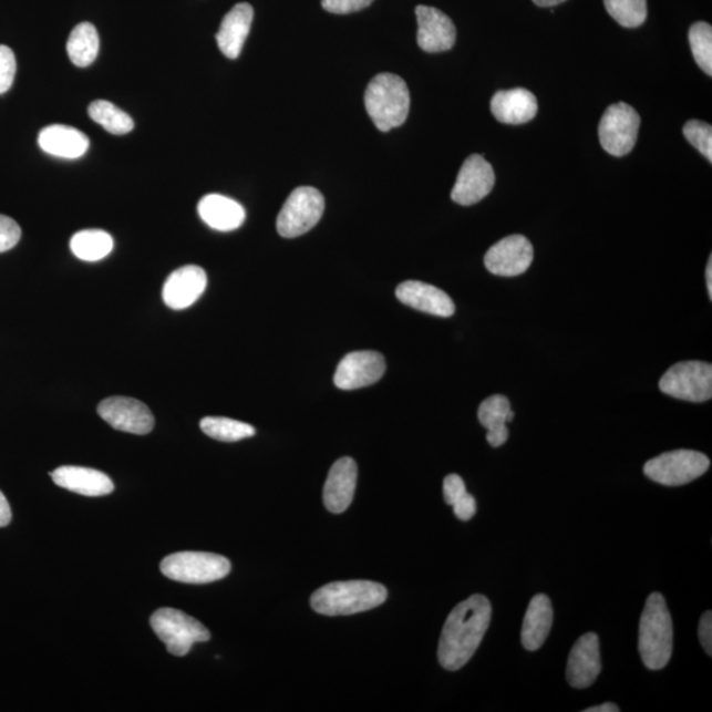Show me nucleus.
<instances>
[{
  "instance_id": "obj_17",
  "label": "nucleus",
  "mask_w": 712,
  "mask_h": 712,
  "mask_svg": "<svg viewBox=\"0 0 712 712\" xmlns=\"http://www.w3.org/2000/svg\"><path fill=\"white\" fill-rule=\"evenodd\" d=\"M357 481V462L350 456H343L331 466L323 487L324 507L331 514H343L351 506L355 495Z\"/></svg>"
},
{
  "instance_id": "obj_1",
  "label": "nucleus",
  "mask_w": 712,
  "mask_h": 712,
  "mask_svg": "<svg viewBox=\"0 0 712 712\" xmlns=\"http://www.w3.org/2000/svg\"><path fill=\"white\" fill-rule=\"evenodd\" d=\"M493 617L489 600L481 594L461 601L448 615L438 646L442 668L455 672L473 659Z\"/></svg>"
},
{
  "instance_id": "obj_23",
  "label": "nucleus",
  "mask_w": 712,
  "mask_h": 712,
  "mask_svg": "<svg viewBox=\"0 0 712 712\" xmlns=\"http://www.w3.org/2000/svg\"><path fill=\"white\" fill-rule=\"evenodd\" d=\"M39 145L48 155L74 161L86 154L90 141L78 128L53 124L40 131Z\"/></svg>"
},
{
  "instance_id": "obj_34",
  "label": "nucleus",
  "mask_w": 712,
  "mask_h": 712,
  "mask_svg": "<svg viewBox=\"0 0 712 712\" xmlns=\"http://www.w3.org/2000/svg\"><path fill=\"white\" fill-rule=\"evenodd\" d=\"M17 59L11 48L0 45V94L9 92L16 80Z\"/></svg>"
},
{
  "instance_id": "obj_40",
  "label": "nucleus",
  "mask_w": 712,
  "mask_h": 712,
  "mask_svg": "<svg viewBox=\"0 0 712 712\" xmlns=\"http://www.w3.org/2000/svg\"><path fill=\"white\" fill-rule=\"evenodd\" d=\"M11 508L2 491H0V528L7 527L11 522Z\"/></svg>"
},
{
  "instance_id": "obj_18",
  "label": "nucleus",
  "mask_w": 712,
  "mask_h": 712,
  "mask_svg": "<svg viewBox=\"0 0 712 712\" xmlns=\"http://www.w3.org/2000/svg\"><path fill=\"white\" fill-rule=\"evenodd\" d=\"M207 287V276L198 266H185L176 269L165 281L163 288V300L165 306L175 310L189 308Z\"/></svg>"
},
{
  "instance_id": "obj_30",
  "label": "nucleus",
  "mask_w": 712,
  "mask_h": 712,
  "mask_svg": "<svg viewBox=\"0 0 712 712\" xmlns=\"http://www.w3.org/2000/svg\"><path fill=\"white\" fill-rule=\"evenodd\" d=\"M199 426L210 438L220 442H237L257 434L254 426L226 417H205L200 420Z\"/></svg>"
},
{
  "instance_id": "obj_29",
  "label": "nucleus",
  "mask_w": 712,
  "mask_h": 712,
  "mask_svg": "<svg viewBox=\"0 0 712 712\" xmlns=\"http://www.w3.org/2000/svg\"><path fill=\"white\" fill-rule=\"evenodd\" d=\"M89 116L113 135H126L135 127L133 117L105 100L94 101L89 106Z\"/></svg>"
},
{
  "instance_id": "obj_39",
  "label": "nucleus",
  "mask_w": 712,
  "mask_h": 712,
  "mask_svg": "<svg viewBox=\"0 0 712 712\" xmlns=\"http://www.w3.org/2000/svg\"><path fill=\"white\" fill-rule=\"evenodd\" d=\"M698 632H700V640L702 642V647L704 651H706V653L711 656L712 653V613L711 611L703 613V617L701 618L700 629H698Z\"/></svg>"
},
{
  "instance_id": "obj_36",
  "label": "nucleus",
  "mask_w": 712,
  "mask_h": 712,
  "mask_svg": "<svg viewBox=\"0 0 712 712\" xmlns=\"http://www.w3.org/2000/svg\"><path fill=\"white\" fill-rule=\"evenodd\" d=\"M373 0H322L323 10L337 16H344V13H352L368 9Z\"/></svg>"
},
{
  "instance_id": "obj_11",
  "label": "nucleus",
  "mask_w": 712,
  "mask_h": 712,
  "mask_svg": "<svg viewBox=\"0 0 712 712\" xmlns=\"http://www.w3.org/2000/svg\"><path fill=\"white\" fill-rule=\"evenodd\" d=\"M100 416L116 431L144 435L155 426L154 414L142 401L131 398L114 396L99 405Z\"/></svg>"
},
{
  "instance_id": "obj_2",
  "label": "nucleus",
  "mask_w": 712,
  "mask_h": 712,
  "mask_svg": "<svg viewBox=\"0 0 712 712\" xmlns=\"http://www.w3.org/2000/svg\"><path fill=\"white\" fill-rule=\"evenodd\" d=\"M389 597L383 585L371 580L333 582L314 591L310 605L324 617H345L382 606Z\"/></svg>"
},
{
  "instance_id": "obj_37",
  "label": "nucleus",
  "mask_w": 712,
  "mask_h": 712,
  "mask_svg": "<svg viewBox=\"0 0 712 712\" xmlns=\"http://www.w3.org/2000/svg\"><path fill=\"white\" fill-rule=\"evenodd\" d=\"M467 494L465 482L460 475H447L444 481V499L448 506H454L456 502Z\"/></svg>"
},
{
  "instance_id": "obj_33",
  "label": "nucleus",
  "mask_w": 712,
  "mask_h": 712,
  "mask_svg": "<svg viewBox=\"0 0 712 712\" xmlns=\"http://www.w3.org/2000/svg\"><path fill=\"white\" fill-rule=\"evenodd\" d=\"M683 135L693 147L712 163V128L701 121H689L684 124Z\"/></svg>"
},
{
  "instance_id": "obj_24",
  "label": "nucleus",
  "mask_w": 712,
  "mask_h": 712,
  "mask_svg": "<svg viewBox=\"0 0 712 712\" xmlns=\"http://www.w3.org/2000/svg\"><path fill=\"white\" fill-rule=\"evenodd\" d=\"M198 214L207 226L224 233L237 230L246 219L244 206L220 195H207L200 199Z\"/></svg>"
},
{
  "instance_id": "obj_35",
  "label": "nucleus",
  "mask_w": 712,
  "mask_h": 712,
  "mask_svg": "<svg viewBox=\"0 0 712 712\" xmlns=\"http://www.w3.org/2000/svg\"><path fill=\"white\" fill-rule=\"evenodd\" d=\"M22 238L20 226L10 217L0 216V254L10 251Z\"/></svg>"
},
{
  "instance_id": "obj_7",
  "label": "nucleus",
  "mask_w": 712,
  "mask_h": 712,
  "mask_svg": "<svg viewBox=\"0 0 712 712\" xmlns=\"http://www.w3.org/2000/svg\"><path fill=\"white\" fill-rule=\"evenodd\" d=\"M710 468L708 455L694 451H674L663 453L648 461L644 474L649 479L662 486L675 487L688 485Z\"/></svg>"
},
{
  "instance_id": "obj_14",
  "label": "nucleus",
  "mask_w": 712,
  "mask_h": 712,
  "mask_svg": "<svg viewBox=\"0 0 712 712\" xmlns=\"http://www.w3.org/2000/svg\"><path fill=\"white\" fill-rule=\"evenodd\" d=\"M495 185V172L485 157L472 155L463 163L452 190V199L462 206H472L486 198Z\"/></svg>"
},
{
  "instance_id": "obj_41",
  "label": "nucleus",
  "mask_w": 712,
  "mask_h": 712,
  "mask_svg": "<svg viewBox=\"0 0 712 712\" xmlns=\"http://www.w3.org/2000/svg\"><path fill=\"white\" fill-rule=\"evenodd\" d=\"M620 709L615 703H603L600 706L586 709L585 712H619Z\"/></svg>"
},
{
  "instance_id": "obj_43",
  "label": "nucleus",
  "mask_w": 712,
  "mask_h": 712,
  "mask_svg": "<svg viewBox=\"0 0 712 712\" xmlns=\"http://www.w3.org/2000/svg\"><path fill=\"white\" fill-rule=\"evenodd\" d=\"M534 2L540 7H555L566 2V0H534Z\"/></svg>"
},
{
  "instance_id": "obj_31",
  "label": "nucleus",
  "mask_w": 712,
  "mask_h": 712,
  "mask_svg": "<svg viewBox=\"0 0 712 712\" xmlns=\"http://www.w3.org/2000/svg\"><path fill=\"white\" fill-rule=\"evenodd\" d=\"M606 10L626 29H638L648 16L647 0H605Z\"/></svg>"
},
{
  "instance_id": "obj_20",
  "label": "nucleus",
  "mask_w": 712,
  "mask_h": 712,
  "mask_svg": "<svg viewBox=\"0 0 712 712\" xmlns=\"http://www.w3.org/2000/svg\"><path fill=\"white\" fill-rule=\"evenodd\" d=\"M252 20L254 9L248 3L234 6L233 10L226 13L216 39L220 52L227 59L235 60L239 58L248 33L251 31Z\"/></svg>"
},
{
  "instance_id": "obj_26",
  "label": "nucleus",
  "mask_w": 712,
  "mask_h": 712,
  "mask_svg": "<svg viewBox=\"0 0 712 712\" xmlns=\"http://www.w3.org/2000/svg\"><path fill=\"white\" fill-rule=\"evenodd\" d=\"M514 417L515 413L510 410L509 400L506 396L495 395L483 401L478 419L488 431L487 441L491 446L501 447L506 444L509 437L507 423H510Z\"/></svg>"
},
{
  "instance_id": "obj_4",
  "label": "nucleus",
  "mask_w": 712,
  "mask_h": 712,
  "mask_svg": "<svg viewBox=\"0 0 712 712\" xmlns=\"http://www.w3.org/2000/svg\"><path fill=\"white\" fill-rule=\"evenodd\" d=\"M364 105L376 128L389 133L392 128L403 126L410 114V90L396 74H378L365 90Z\"/></svg>"
},
{
  "instance_id": "obj_10",
  "label": "nucleus",
  "mask_w": 712,
  "mask_h": 712,
  "mask_svg": "<svg viewBox=\"0 0 712 712\" xmlns=\"http://www.w3.org/2000/svg\"><path fill=\"white\" fill-rule=\"evenodd\" d=\"M640 115L627 103L608 107L599 123V141L608 154L626 156L634 148L640 128Z\"/></svg>"
},
{
  "instance_id": "obj_28",
  "label": "nucleus",
  "mask_w": 712,
  "mask_h": 712,
  "mask_svg": "<svg viewBox=\"0 0 712 712\" xmlns=\"http://www.w3.org/2000/svg\"><path fill=\"white\" fill-rule=\"evenodd\" d=\"M114 248L112 235L103 230H84L73 235L71 250L81 260L100 261Z\"/></svg>"
},
{
  "instance_id": "obj_22",
  "label": "nucleus",
  "mask_w": 712,
  "mask_h": 712,
  "mask_svg": "<svg viewBox=\"0 0 712 712\" xmlns=\"http://www.w3.org/2000/svg\"><path fill=\"white\" fill-rule=\"evenodd\" d=\"M491 112L502 123L523 124L534 120L538 105L535 94L529 90H502L493 96Z\"/></svg>"
},
{
  "instance_id": "obj_13",
  "label": "nucleus",
  "mask_w": 712,
  "mask_h": 712,
  "mask_svg": "<svg viewBox=\"0 0 712 712\" xmlns=\"http://www.w3.org/2000/svg\"><path fill=\"white\" fill-rule=\"evenodd\" d=\"M384 372L385 361L380 352H350L338 364L334 384L343 391L359 390L378 383Z\"/></svg>"
},
{
  "instance_id": "obj_32",
  "label": "nucleus",
  "mask_w": 712,
  "mask_h": 712,
  "mask_svg": "<svg viewBox=\"0 0 712 712\" xmlns=\"http://www.w3.org/2000/svg\"><path fill=\"white\" fill-rule=\"evenodd\" d=\"M694 60L704 73L712 74V29L708 23H695L689 31Z\"/></svg>"
},
{
  "instance_id": "obj_6",
  "label": "nucleus",
  "mask_w": 712,
  "mask_h": 712,
  "mask_svg": "<svg viewBox=\"0 0 712 712\" xmlns=\"http://www.w3.org/2000/svg\"><path fill=\"white\" fill-rule=\"evenodd\" d=\"M151 627L167 647V651L177 657L188 654L197 642L210 640L209 629L175 608H161L154 612Z\"/></svg>"
},
{
  "instance_id": "obj_38",
  "label": "nucleus",
  "mask_w": 712,
  "mask_h": 712,
  "mask_svg": "<svg viewBox=\"0 0 712 712\" xmlns=\"http://www.w3.org/2000/svg\"><path fill=\"white\" fill-rule=\"evenodd\" d=\"M454 514L462 522L472 520L476 514V501L472 494H466L453 506Z\"/></svg>"
},
{
  "instance_id": "obj_19",
  "label": "nucleus",
  "mask_w": 712,
  "mask_h": 712,
  "mask_svg": "<svg viewBox=\"0 0 712 712\" xmlns=\"http://www.w3.org/2000/svg\"><path fill=\"white\" fill-rule=\"evenodd\" d=\"M398 299L406 307L432 316L452 317L455 306L451 296L421 281H404L396 289Z\"/></svg>"
},
{
  "instance_id": "obj_8",
  "label": "nucleus",
  "mask_w": 712,
  "mask_h": 712,
  "mask_svg": "<svg viewBox=\"0 0 712 712\" xmlns=\"http://www.w3.org/2000/svg\"><path fill=\"white\" fill-rule=\"evenodd\" d=\"M324 211V198L312 186L297 188L287 199L278 217V233L282 238H297L312 230Z\"/></svg>"
},
{
  "instance_id": "obj_5",
  "label": "nucleus",
  "mask_w": 712,
  "mask_h": 712,
  "mask_svg": "<svg viewBox=\"0 0 712 712\" xmlns=\"http://www.w3.org/2000/svg\"><path fill=\"white\" fill-rule=\"evenodd\" d=\"M165 577L176 582L205 585L224 579L231 564L224 556L204 551H179L165 557L161 565Z\"/></svg>"
},
{
  "instance_id": "obj_9",
  "label": "nucleus",
  "mask_w": 712,
  "mask_h": 712,
  "mask_svg": "<svg viewBox=\"0 0 712 712\" xmlns=\"http://www.w3.org/2000/svg\"><path fill=\"white\" fill-rule=\"evenodd\" d=\"M660 390L674 399L704 403L712 396V365L696 361L677 363L663 373Z\"/></svg>"
},
{
  "instance_id": "obj_16",
  "label": "nucleus",
  "mask_w": 712,
  "mask_h": 712,
  "mask_svg": "<svg viewBox=\"0 0 712 712\" xmlns=\"http://www.w3.org/2000/svg\"><path fill=\"white\" fill-rule=\"evenodd\" d=\"M601 672V657L597 633H586L574 644L569 654L566 677L570 687L586 689L597 681Z\"/></svg>"
},
{
  "instance_id": "obj_15",
  "label": "nucleus",
  "mask_w": 712,
  "mask_h": 712,
  "mask_svg": "<svg viewBox=\"0 0 712 712\" xmlns=\"http://www.w3.org/2000/svg\"><path fill=\"white\" fill-rule=\"evenodd\" d=\"M417 43L427 53L451 51L455 44L456 30L452 19L434 7L417 6Z\"/></svg>"
},
{
  "instance_id": "obj_21",
  "label": "nucleus",
  "mask_w": 712,
  "mask_h": 712,
  "mask_svg": "<svg viewBox=\"0 0 712 712\" xmlns=\"http://www.w3.org/2000/svg\"><path fill=\"white\" fill-rule=\"evenodd\" d=\"M51 476L59 487L84 496H105L114 491L113 481L94 468L62 466Z\"/></svg>"
},
{
  "instance_id": "obj_42",
  "label": "nucleus",
  "mask_w": 712,
  "mask_h": 712,
  "mask_svg": "<svg viewBox=\"0 0 712 712\" xmlns=\"http://www.w3.org/2000/svg\"><path fill=\"white\" fill-rule=\"evenodd\" d=\"M706 281L710 300H712V258L710 257L709 265L706 268Z\"/></svg>"
},
{
  "instance_id": "obj_12",
  "label": "nucleus",
  "mask_w": 712,
  "mask_h": 712,
  "mask_svg": "<svg viewBox=\"0 0 712 712\" xmlns=\"http://www.w3.org/2000/svg\"><path fill=\"white\" fill-rule=\"evenodd\" d=\"M534 257V246L527 238L523 235H510L489 248L485 266L493 275L515 278L528 271Z\"/></svg>"
},
{
  "instance_id": "obj_27",
  "label": "nucleus",
  "mask_w": 712,
  "mask_h": 712,
  "mask_svg": "<svg viewBox=\"0 0 712 712\" xmlns=\"http://www.w3.org/2000/svg\"><path fill=\"white\" fill-rule=\"evenodd\" d=\"M66 52L75 66L92 65L100 52V37L92 23H81L74 27L68 39Z\"/></svg>"
},
{
  "instance_id": "obj_3",
  "label": "nucleus",
  "mask_w": 712,
  "mask_h": 712,
  "mask_svg": "<svg viewBox=\"0 0 712 712\" xmlns=\"http://www.w3.org/2000/svg\"><path fill=\"white\" fill-rule=\"evenodd\" d=\"M639 652L648 669L665 668L673 653V620L665 598L653 592L642 611L639 629Z\"/></svg>"
},
{
  "instance_id": "obj_25",
  "label": "nucleus",
  "mask_w": 712,
  "mask_h": 712,
  "mask_svg": "<svg viewBox=\"0 0 712 712\" xmlns=\"http://www.w3.org/2000/svg\"><path fill=\"white\" fill-rule=\"evenodd\" d=\"M553 625L551 601L544 594L530 600L523 621L522 642L529 652H535L548 639Z\"/></svg>"
}]
</instances>
